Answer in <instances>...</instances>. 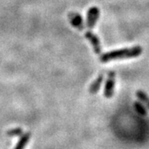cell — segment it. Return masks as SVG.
Returning <instances> with one entry per match:
<instances>
[{
	"mask_svg": "<svg viewBox=\"0 0 149 149\" xmlns=\"http://www.w3.org/2000/svg\"><path fill=\"white\" fill-rule=\"evenodd\" d=\"M143 52V48L140 46H136L133 47L123 48L116 51H112L109 52L102 54L100 56V61L103 63H106L111 61L118 60V59L133 58L140 56Z\"/></svg>",
	"mask_w": 149,
	"mask_h": 149,
	"instance_id": "1",
	"label": "cell"
},
{
	"mask_svg": "<svg viewBox=\"0 0 149 149\" xmlns=\"http://www.w3.org/2000/svg\"><path fill=\"white\" fill-rule=\"evenodd\" d=\"M114 86H115V73L113 71H110L108 74L106 83L104 86V95L108 99L112 98L114 93Z\"/></svg>",
	"mask_w": 149,
	"mask_h": 149,
	"instance_id": "2",
	"label": "cell"
},
{
	"mask_svg": "<svg viewBox=\"0 0 149 149\" xmlns=\"http://www.w3.org/2000/svg\"><path fill=\"white\" fill-rule=\"evenodd\" d=\"M100 14V11L97 7H92L89 9L87 13V22H86L87 27L89 29H93L95 27Z\"/></svg>",
	"mask_w": 149,
	"mask_h": 149,
	"instance_id": "3",
	"label": "cell"
},
{
	"mask_svg": "<svg viewBox=\"0 0 149 149\" xmlns=\"http://www.w3.org/2000/svg\"><path fill=\"white\" fill-rule=\"evenodd\" d=\"M85 37L89 40V42L91 43L93 49H94V52L96 54L100 55L101 54L102 48H101V44H100V39L98 38V37L95 35L93 32H91V31H88L85 33Z\"/></svg>",
	"mask_w": 149,
	"mask_h": 149,
	"instance_id": "4",
	"label": "cell"
},
{
	"mask_svg": "<svg viewBox=\"0 0 149 149\" xmlns=\"http://www.w3.org/2000/svg\"><path fill=\"white\" fill-rule=\"evenodd\" d=\"M68 18L70 22V24L75 27L78 30H83L85 28V25H84V21H83V17L81 15H80L77 13H70L68 15Z\"/></svg>",
	"mask_w": 149,
	"mask_h": 149,
	"instance_id": "5",
	"label": "cell"
},
{
	"mask_svg": "<svg viewBox=\"0 0 149 149\" xmlns=\"http://www.w3.org/2000/svg\"><path fill=\"white\" fill-rule=\"evenodd\" d=\"M103 80H104V74H100L96 78V80L91 84V86H90L89 91H90L91 94L95 95L96 93L99 91V90L100 89V86H101Z\"/></svg>",
	"mask_w": 149,
	"mask_h": 149,
	"instance_id": "6",
	"label": "cell"
},
{
	"mask_svg": "<svg viewBox=\"0 0 149 149\" xmlns=\"http://www.w3.org/2000/svg\"><path fill=\"white\" fill-rule=\"evenodd\" d=\"M30 138H31V133H26L25 134L22 135V137L19 139V141L17 142L16 147L14 149H24L25 147L27 146V144L28 143L29 140H30Z\"/></svg>",
	"mask_w": 149,
	"mask_h": 149,
	"instance_id": "7",
	"label": "cell"
},
{
	"mask_svg": "<svg viewBox=\"0 0 149 149\" xmlns=\"http://www.w3.org/2000/svg\"><path fill=\"white\" fill-rule=\"evenodd\" d=\"M136 95L142 102H143L146 106L149 109V97L148 95L142 91H138L136 92Z\"/></svg>",
	"mask_w": 149,
	"mask_h": 149,
	"instance_id": "8",
	"label": "cell"
},
{
	"mask_svg": "<svg viewBox=\"0 0 149 149\" xmlns=\"http://www.w3.org/2000/svg\"><path fill=\"white\" fill-rule=\"evenodd\" d=\"M133 106H134L135 110L137 111V113H139V114L143 115V116H146L148 114V112H147L146 108L141 103H139V102H134Z\"/></svg>",
	"mask_w": 149,
	"mask_h": 149,
	"instance_id": "9",
	"label": "cell"
},
{
	"mask_svg": "<svg viewBox=\"0 0 149 149\" xmlns=\"http://www.w3.org/2000/svg\"><path fill=\"white\" fill-rule=\"evenodd\" d=\"M22 129L20 128H15L10 129L7 132V135L10 136V137H13V136H22Z\"/></svg>",
	"mask_w": 149,
	"mask_h": 149,
	"instance_id": "10",
	"label": "cell"
}]
</instances>
